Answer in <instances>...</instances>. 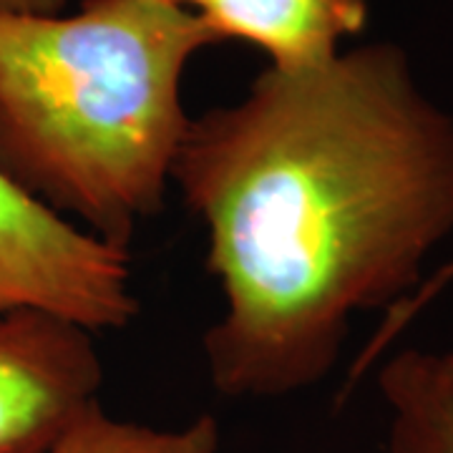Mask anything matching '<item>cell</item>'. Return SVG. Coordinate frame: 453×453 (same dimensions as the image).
Masks as SVG:
<instances>
[{
	"instance_id": "obj_7",
	"label": "cell",
	"mask_w": 453,
	"mask_h": 453,
	"mask_svg": "<svg viewBox=\"0 0 453 453\" xmlns=\"http://www.w3.org/2000/svg\"><path fill=\"white\" fill-rule=\"evenodd\" d=\"M219 426L199 416L177 428L113 418L96 403L56 441L49 453H217Z\"/></svg>"
},
{
	"instance_id": "obj_8",
	"label": "cell",
	"mask_w": 453,
	"mask_h": 453,
	"mask_svg": "<svg viewBox=\"0 0 453 453\" xmlns=\"http://www.w3.org/2000/svg\"><path fill=\"white\" fill-rule=\"evenodd\" d=\"M64 0H0V11H16V13H58Z\"/></svg>"
},
{
	"instance_id": "obj_2",
	"label": "cell",
	"mask_w": 453,
	"mask_h": 453,
	"mask_svg": "<svg viewBox=\"0 0 453 453\" xmlns=\"http://www.w3.org/2000/svg\"><path fill=\"white\" fill-rule=\"evenodd\" d=\"M217 43L184 5L86 0L0 11V169L101 242L129 250L164 210L192 116L181 76Z\"/></svg>"
},
{
	"instance_id": "obj_1",
	"label": "cell",
	"mask_w": 453,
	"mask_h": 453,
	"mask_svg": "<svg viewBox=\"0 0 453 453\" xmlns=\"http://www.w3.org/2000/svg\"><path fill=\"white\" fill-rule=\"evenodd\" d=\"M172 184L222 295L211 388L275 401L325 380L357 315L416 288L453 237V113L393 43L267 68L189 121Z\"/></svg>"
},
{
	"instance_id": "obj_5",
	"label": "cell",
	"mask_w": 453,
	"mask_h": 453,
	"mask_svg": "<svg viewBox=\"0 0 453 453\" xmlns=\"http://www.w3.org/2000/svg\"><path fill=\"white\" fill-rule=\"evenodd\" d=\"M192 13L222 38L255 43L275 71H310L330 64L338 43L368 23L371 0H189Z\"/></svg>"
},
{
	"instance_id": "obj_10",
	"label": "cell",
	"mask_w": 453,
	"mask_h": 453,
	"mask_svg": "<svg viewBox=\"0 0 453 453\" xmlns=\"http://www.w3.org/2000/svg\"><path fill=\"white\" fill-rule=\"evenodd\" d=\"M446 356V360H449V365H451V371H453V350L451 353H443Z\"/></svg>"
},
{
	"instance_id": "obj_3",
	"label": "cell",
	"mask_w": 453,
	"mask_h": 453,
	"mask_svg": "<svg viewBox=\"0 0 453 453\" xmlns=\"http://www.w3.org/2000/svg\"><path fill=\"white\" fill-rule=\"evenodd\" d=\"M139 308L131 250L101 242L0 169V315L49 312L98 335L129 327Z\"/></svg>"
},
{
	"instance_id": "obj_6",
	"label": "cell",
	"mask_w": 453,
	"mask_h": 453,
	"mask_svg": "<svg viewBox=\"0 0 453 453\" xmlns=\"http://www.w3.org/2000/svg\"><path fill=\"white\" fill-rule=\"evenodd\" d=\"M386 453H453V371L443 353L405 348L378 371Z\"/></svg>"
},
{
	"instance_id": "obj_9",
	"label": "cell",
	"mask_w": 453,
	"mask_h": 453,
	"mask_svg": "<svg viewBox=\"0 0 453 453\" xmlns=\"http://www.w3.org/2000/svg\"><path fill=\"white\" fill-rule=\"evenodd\" d=\"M164 3H174V5H184V8L189 5V0H164Z\"/></svg>"
},
{
	"instance_id": "obj_4",
	"label": "cell",
	"mask_w": 453,
	"mask_h": 453,
	"mask_svg": "<svg viewBox=\"0 0 453 453\" xmlns=\"http://www.w3.org/2000/svg\"><path fill=\"white\" fill-rule=\"evenodd\" d=\"M101 386L94 333L35 310L0 315V453H49Z\"/></svg>"
}]
</instances>
